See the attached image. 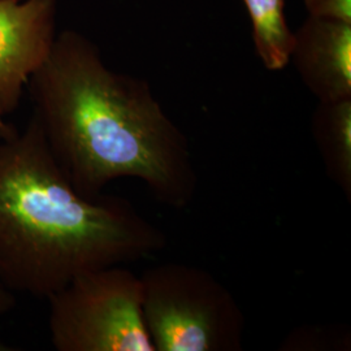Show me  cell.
I'll return each mask as SVG.
<instances>
[{
	"label": "cell",
	"mask_w": 351,
	"mask_h": 351,
	"mask_svg": "<svg viewBox=\"0 0 351 351\" xmlns=\"http://www.w3.org/2000/svg\"><path fill=\"white\" fill-rule=\"evenodd\" d=\"M303 3L313 17L351 23V0H303Z\"/></svg>",
	"instance_id": "9"
},
{
	"label": "cell",
	"mask_w": 351,
	"mask_h": 351,
	"mask_svg": "<svg viewBox=\"0 0 351 351\" xmlns=\"http://www.w3.org/2000/svg\"><path fill=\"white\" fill-rule=\"evenodd\" d=\"M3 120H4V119H0V123H1V121H3Z\"/></svg>",
	"instance_id": "11"
},
{
	"label": "cell",
	"mask_w": 351,
	"mask_h": 351,
	"mask_svg": "<svg viewBox=\"0 0 351 351\" xmlns=\"http://www.w3.org/2000/svg\"><path fill=\"white\" fill-rule=\"evenodd\" d=\"M26 93L51 154L81 195L137 178L176 210L193 201L198 176L189 139L150 85L112 71L98 46L75 30L56 36Z\"/></svg>",
	"instance_id": "1"
},
{
	"label": "cell",
	"mask_w": 351,
	"mask_h": 351,
	"mask_svg": "<svg viewBox=\"0 0 351 351\" xmlns=\"http://www.w3.org/2000/svg\"><path fill=\"white\" fill-rule=\"evenodd\" d=\"M142 281L110 265L75 276L47 298L58 351H155L142 311Z\"/></svg>",
	"instance_id": "4"
},
{
	"label": "cell",
	"mask_w": 351,
	"mask_h": 351,
	"mask_svg": "<svg viewBox=\"0 0 351 351\" xmlns=\"http://www.w3.org/2000/svg\"><path fill=\"white\" fill-rule=\"evenodd\" d=\"M16 306V297L10 289L4 288L0 284V317L8 314L13 307ZM0 350H8V348H4V345L0 341Z\"/></svg>",
	"instance_id": "10"
},
{
	"label": "cell",
	"mask_w": 351,
	"mask_h": 351,
	"mask_svg": "<svg viewBox=\"0 0 351 351\" xmlns=\"http://www.w3.org/2000/svg\"><path fill=\"white\" fill-rule=\"evenodd\" d=\"M58 0H0V119L14 112L56 39Z\"/></svg>",
	"instance_id": "5"
},
{
	"label": "cell",
	"mask_w": 351,
	"mask_h": 351,
	"mask_svg": "<svg viewBox=\"0 0 351 351\" xmlns=\"http://www.w3.org/2000/svg\"><path fill=\"white\" fill-rule=\"evenodd\" d=\"M290 62L319 101L351 98V23L310 16L294 33Z\"/></svg>",
	"instance_id": "6"
},
{
	"label": "cell",
	"mask_w": 351,
	"mask_h": 351,
	"mask_svg": "<svg viewBox=\"0 0 351 351\" xmlns=\"http://www.w3.org/2000/svg\"><path fill=\"white\" fill-rule=\"evenodd\" d=\"M313 133L326 175L351 201V98L319 101Z\"/></svg>",
	"instance_id": "7"
},
{
	"label": "cell",
	"mask_w": 351,
	"mask_h": 351,
	"mask_svg": "<svg viewBox=\"0 0 351 351\" xmlns=\"http://www.w3.org/2000/svg\"><path fill=\"white\" fill-rule=\"evenodd\" d=\"M252 24V39L258 56L269 71L290 63L294 33L285 17V0H243Z\"/></svg>",
	"instance_id": "8"
},
{
	"label": "cell",
	"mask_w": 351,
	"mask_h": 351,
	"mask_svg": "<svg viewBox=\"0 0 351 351\" xmlns=\"http://www.w3.org/2000/svg\"><path fill=\"white\" fill-rule=\"evenodd\" d=\"M167 236L130 202L75 191L37 120L0 125V284L47 300L75 276L150 258Z\"/></svg>",
	"instance_id": "2"
},
{
	"label": "cell",
	"mask_w": 351,
	"mask_h": 351,
	"mask_svg": "<svg viewBox=\"0 0 351 351\" xmlns=\"http://www.w3.org/2000/svg\"><path fill=\"white\" fill-rule=\"evenodd\" d=\"M139 277L143 319L155 351L242 350L245 316L213 274L164 263Z\"/></svg>",
	"instance_id": "3"
}]
</instances>
